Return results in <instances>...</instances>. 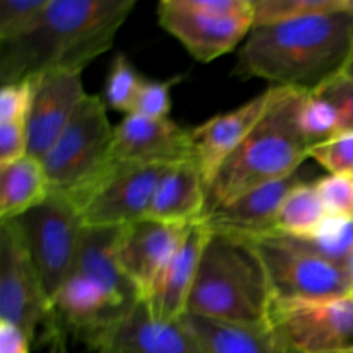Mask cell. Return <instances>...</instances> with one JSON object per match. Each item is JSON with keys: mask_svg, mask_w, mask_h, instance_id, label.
<instances>
[{"mask_svg": "<svg viewBox=\"0 0 353 353\" xmlns=\"http://www.w3.org/2000/svg\"><path fill=\"white\" fill-rule=\"evenodd\" d=\"M47 3L48 0H0V43L30 31Z\"/></svg>", "mask_w": 353, "mask_h": 353, "instance_id": "f1b7e54d", "label": "cell"}, {"mask_svg": "<svg viewBox=\"0 0 353 353\" xmlns=\"http://www.w3.org/2000/svg\"><path fill=\"white\" fill-rule=\"evenodd\" d=\"M83 341L93 353H207L183 321L161 323L145 300Z\"/></svg>", "mask_w": 353, "mask_h": 353, "instance_id": "7c38bea8", "label": "cell"}, {"mask_svg": "<svg viewBox=\"0 0 353 353\" xmlns=\"http://www.w3.org/2000/svg\"><path fill=\"white\" fill-rule=\"evenodd\" d=\"M190 224L145 219L123 226L119 238V265L141 300H147L169 259L181 243Z\"/></svg>", "mask_w": 353, "mask_h": 353, "instance_id": "9a60e30c", "label": "cell"}, {"mask_svg": "<svg viewBox=\"0 0 353 353\" xmlns=\"http://www.w3.org/2000/svg\"><path fill=\"white\" fill-rule=\"evenodd\" d=\"M134 7L137 0H48L30 31L0 43V83L50 71L83 72L112 48Z\"/></svg>", "mask_w": 353, "mask_h": 353, "instance_id": "7a4b0ae2", "label": "cell"}, {"mask_svg": "<svg viewBox=\"0 0 353 353\" xmlns=\"http://www.w3.org/2000/svg\"><path fill=\"white\" fill-rule=\"evenodd\" d=\"M316 93L336 109L340 133H353V79L340 74Z\"/></svg>", "mask_w": 353, "mask_h": 353, "instance_id": "d6a6232c", "label": "cell"}, {"mask_svg": "<svg viewBox=\"0 0 353 353\" xmlns=\"http://www.w3.org/2000/svg\"><path fill=\"white\" fill-rule=\"evenodd\" d=\"M181 321L207 353H296L269 326H240L193 314H186Z\"/></svg>", "mask_w": 353, "mask_h": 353, "instance_id": "7402d4cb", "label": "cell"}, {"mask_svg": "<svg viewBox=\"0 0 353 353\" xmlns=\"http://www.w3.org/2000/svg\"><path fill=\"white\" fill-rule=\"evenodd\" d=\"M52 316L40 276L16 219L0 221V321L33 340L38 324Z\"/></svg>", "mask_w": 353, "mask_h": 353, "instance_id": "30bf717a", "label": "cell"}, {"mask_svg": "<svg viewBox=\"0 0 353 353\" xmlns=\"http://www.w3.org/2000/svg\"><path fill=\"white\" fill-rule=\"evenodd\" d=\"M330 217L314 183L296 185L283 202L276 217L274 231L295 238H309L317 233Z\"/></svg>", "mask_w": 353, "mask_h": 353, "instance_id": "cb8c5ba5", "label": "cell"}, {"mask_svg": "<svg viewBox=\"0 0 353 353\" xmlns=\"http://www.w3.org/2000/svg\"><path fill=\"white\" fill-rule=\"evenodd\" d=\"M207 210V186L193 161L171 165L162 176L148 217L165 223L192 224L202 221Z\"/></svg>", "mask_w": 353, "mask_h": 353, "instance_id": "ffe728a7", "label": "cell"}, {"mask_svg": "<svg viewBox=\"0 0 353 353\" xmlns=\"http://www.w3.org/2000/svg\"><path fill=\"white\" fill-rule=\"evenodd\" d=\"M83 72L50 71L31 78L28 112V155L43 159L86 99Z\"/></svg>", "mask_w": 353, "mask_h": 353, "instance_id": "4fadbf2b", "label": "cell"}, {"mask_svg": "<svg viewBox=\"0 0 353 353\" xmlns=\"http://www.w3.org/2000/svg\"><path fill=\"white\" fill-rule=\"evenodd\" d=\"M183 76H174L169 79H145L138 92L134 109L131 114L150 117V119H168L171 112V92L176 83H179Z\"/></svg>", "mask_w": 353, "mask_h": 353, "instance_id": "4dcf8cb0", "label": "cell"}, {"mask_svg": "<svg viewBox=\"0 0 353 353\" xmlns=\"http://www.w3.org/2000/svg\"><path fill=\"white\" fill-rule=\"evenodd\" d=\"M299 240L321 257L348 269L353 255V217L330 216L316 234Z\"/></svg>", "mask_w": 353, "mask_h": 353, "instance_id": "d4e9b609", "label": "cell"}, {"mask_svg": "<svg viewBox=\"0 0 353 353\" xmlns=\"http://www.w3.org/2000/svg\"><path fill=\"white\" fill-rule=\"evenodd\" d=\"M338 353H353V348H350V350H343V352H338Z\"/></svg>", "mask_w": 353, "mask_h": 353, "instance_id": "f35d334b", "label": "cell"}, {"mask_svg": "<svg viewBox=\"0 0 353 353\" xmlns=\"http://www.w3.org/2000/svg\"><path fill=\"white\" fill-rule=\"evenodd\" d=\"M114 126L99 95H86L41 164L52 192L68 196L79 210L102 186L117 162L112 159Z\"/></svg>", "mask_w": 353, "mask_h": 353, "instance_id": "5b68a950", "label": "cell"}, {"mask_svg": "<svg viewBox=\"0 0 353 353\" xmlns=\"http://www.w3.org/2000/svg\"><path fill=\"white\" fill-rule=\"evenodd\" d=\"M343 9L353 17V0H343Z\"/></svg>", "mask_w": 353, "mask_h": 353, "instance_id": "8d00e7d4", "label": "cell"}, {"mask_svg": "<svg viewBox=\"0 0 353 353\" xmlns=\"http://www.w3.org/2000/svg\"><path fill=\"white\" fill-rule=\"evenodd\" d=\"M138 300H128L88 276L72 272L57 293L52 316L81 340L123 317Z\"/></svg>", "mask_w": 353, "mask_h": 353, "instance_id": "ac0fdd59", "label": "cell"}, {"mask_svg": "<svg viewBox=\"0 0 353 353\" xmlns=\"http://www.w3.org/2000/svg\"><path fill=\"white\" fill-rule=\"evenodd\" d=\"M352 57L353 17L341 6L333 12L254 28L238 50L233 74L316 93L343 74Z\"/></svg>", "mask_w": 353, "mask_h": 353, "instance_id": "6da1fadb", "label": "cell"}, {"mask_svg": "<svg viewBox=\"0 0 353 353\" xmlns=\"http://www.w3.org/2000/svg\"><path fill=\"white\" fill-rule=\"evenodd\" d=\"M159 24L199 62H212L254 30L252 0H162Z\"/></svg>", "mask_w": 353, "mask_h": 353, "instance_id": "52a82bcc", "label": "cell"}, {"mask_svg": "<svg viewBox=\"0 0 353 353\" xmlns=\"http://www.w3.org/2000/svg\"><path fill=\"white\" fill-rule=\"evenodd\" d=\"M310 159L333 176L353 179V133H340L310 150Z\"/></svg>", "mask_w": 353, "mask_h": 353, "instance_id": "f546056e", "label": "cell"}, {"mask_svg": "<svg viewBox=\"0 0 353 353\" xmlns=\"http://www.w3.org/2000/svg\"><path fill=\"white\" fill-rule=\"evenodd\" d=\"M169 168L117 162L109 178L81 209L83 224L88 228H123L148 217L155 190Z\"/></svg>", "mask_w": 353, "mask_h": 353, "instance_id": "8fae6325", "label": "cell"}, {"mask_svg": "<svg viewBox=\"0 0 353 353\" xmlns=\"http://www.w3.org/2000/svg\"><path fill=\"white\" fill-rule=\"evenodd\" d=\"M209 234L210 228L203 219L190 224L181 243L159 274L145 302L161 323H179L188 312L190 295Z\"/></svg>", "mask_w": 353, "mask_h": 353, "instance_id": "e0dca14e", "label": "cell"}, {"mask_svg": "<svg viewBox=\"0 0 353 353\" xmlns=\"http://www.w3.org/2000/svg\"><path fill=\"white\" fill-rule=\"evenodd\" d=\"M16 221L52 310L55 296L74 269L85 230L81 210L62 193L50 192L45 202Z\"/></svg>", "mask_w": 353, "mask_h": 353, "instance_id": "ba28073f", "label": "cell"}, {"mask_svg": "<svg viewBox=\"0 0 353 353\" xmlns=\"http://www.w3.org/2000/svg\"><path fill=\"white\" fill-rule=\"evenodd\" d=\"M145 79L138 74L134 65L124 54H117L110 62L107 72L105 88H103V102L107 107L117 112H133L138 92Z\"/></svg>", "mask_w": 353, "mask_h": 353, "instance_id": "4316f807", "label": "cell"}, {"mask_svg": "<svg viewBox=\"0 0 353 353\" xmlns=\"http://www.w3.org/2000/svg\"><path fill=\"white\" fill-rule=\"evenodd\" d=\"M330 216L353 217V179L327 174L314 181Z\"/></svg>", "mask_w": 353, "mask_h": 353, "instance_id": "1f68e13d", "label": "cell"}, {"mask_svg": "<svg viewBox=\"0 0 353 353\" xmlns=\"http://www.w3.org/2000/svg\"><path fill=\"white\" fill-rule=\"evenodd\" d=\"M299 124L310 150L340 134V121L336 109L317 93H307L300 105Z\"/></svg>", "mask_w": 353, "mask_h": 353, "instance_id": "83f0119b", "label": "cell"}, {"mask_svg": "<svg viewBox=\"0 0 353 353\" xmlns=\"http://www.w3.org/2000/svg\"><path fill=\"white\" fill-rule=\"evenodd\" d=\"M271 302L264 265L250 241L210 230L186 314L240 326H268Z\"/></svg>", "mask_w": 353, "mask_h": 353, "instance_id": "277c9868", "label": "cell"}, {"mask_svg": "<svg viewBox=\"0 0 353 353\" xmlns=\"http://www.w3.org/2000/svg\"><path fill=\"white\" fill-rule=\"evenodd\" d=\"M268 326L296 353L353 348V295L321 300H274Z\"/></svg>", "mask_w": 353, "mask_h": 353, "instance_id": "9c48e42d", "label": "cell"}, {"mask_svg": "<svg viewBox=\"0 0 353 353\" xmlns=\"http://www.w3.org/2000/svg\"><path fill=\"white\" fill-rule=\"evenodd\" d=\"M31 340L14 324L0 321V353H30Z\"/></svg>", "mask_w": 353, "mask_h": 353, "instance_id": "d590c367", "label": "cell"}, {"mask_svg": "<svg viewBox=\"0 0 353 353\" xmlns=\"http://www.w3.org/2000/svg\"><path fill=\"white\" fill-rule=\"evenodd\" d=\"M31 105V81L3 85L0 90V124L28 119Z\"/></svg>", "mask_w": 353, "mask_h": 353, "instance_id": "836d02e7", "label": "cell"}, {"mask_svg": "<svg viewBox=\"0 0 353 353\" xmlns=\"http://www.w3.org/2000/svg\"><path fill=\"white\" fill-rule=\"evenodd\" d=\"M305 95L295 88L271 86L264 116L207 186L205 216L259 186L293 176L310 159V145L299 124Z\"/></svg>", "mask_w": 353, "mask_h": 353, "instance_id": "3957f363", "label": "cell"}, {"mask_svg": "<svg viewBox=\"0 0 353 353\" xmlns=\"http://www.w3.org/2000/svg\"><path fill=\"white\" fill-rule=\"evenodd\" d=\"M28 155V126L21 123L0 124V165L12 164Z\"/></svg>", "mask_w": 353, "mask_h": 353, "instance_id": "e575fe53", "label": "cell"}, {"mask_svg": "<svg viewBox=\"0 0 353 353\" xmlns=\"http://www.w3.org/2000/svg\"><path fill=\"white\" fill-rule=\"evenodd\" d=\"M300 183H303V179L299 171L281 181L259 186L234 199L233 202L217 207L216 210L207 214L203 221L210 230L226 231L238 236H257V234L271 233L274 231L276 217L283 202Z\"/></svg>", "mask_w": 353, "mask_h": 353, "instance_id": "d6986e66", "label": "cell"}, {"mask_svg": "<svg viewBox=\"0 0 353 353\" xmlns=\"http://www.w3.org/2000/svg\"><path fill=\"white\" fill-rule=\"evenodd\" d=\"M345 76H347V78H350V79H353V57H352V61H350V64L347 65V69H345V72H343Z\"/></svg>", "mask_w": 353, "mask_h": 353, "instance_id": "74e56055", "label": "cell"}, {"mask_svg": "<svg viewBox=\"0 0 353 353\" xmlns=\"http://www.w3.org/2000/svg\"><path fill=\"white\" fill-rule=\"evenodd\" d=\"M52 186L40 159L31 155L0 165V221L17 219L40 205Z\"/></svg>", "mask_w": 353, "mask_h": 353, "instance_id": "603a6c76", "label": "cell"}, {"mask_svg": "<svg viewBox=\"0 0 353 353\" xmlns=\"http://www.w3.org/2000/svg\"><path fill=\"white\" fill-rule=\"evenodd\" d=\"M250 241L264 265L274 300H321L352 295L348 269L333 264L299 238L271 231Z\"/></svg>", "mask_w": 353, "mask_h": 353, "instance_id": "8992f818", "label": "cell"}, {"mask_svg": "<svg viewBox=\"0 0 353 353\" xmlns=\"http://www.w3.org/2000/svg\"><path fill=\"white\" fill-rule=\"evenodd\" d=\"M254 28L272 26L341 9L343 0H252Z\"/></svg>", "mask_w": 353, "mask_h": 353, "instance_id": "484cf974", "label": "cell"}, {"mask_svg": "<svg viewBox=\"0 0 353 353\" xmlns=\"http://www.w3.org/2000/svg\"><path fill=\"white\" fill-rule=\"evenodd\" d=\"M112 159L128 165H174L193 161L190 128L128 114L114 126Z\"/></svg>", "mask_w": 353, "mask_h": 353, "instance_id": "5bb4252c", "label": "cell"}, {"mask_svg": "<svg viewBox=\"0 0 353 353\" xmlns=\"http://www.w3.org/2000/svg\"><path fill=\"white\" fill-rule=\"evenodd\" d=\"M271 100V86L243 105L217 114L205 123L190 128L193 162L202 172L205 186L214 181L224 162L243 143L250 131L257 126Z\"/></svg>", "mask_w": 353, "mask_h": 353, "instance_id": "2e32d148", "label": "cell"}, {"mask_svg": "<svg viewBox=\"0 0 353 353\" xmlns=\"http://www.w3.org/2000/svg\"><path fill=\"white\" fill-rule=\"evenodd\" d=\"M123 228L85 226L72 272L88 276L128 300H141L119 265V238Z\"/></svg>", "mask_w": 353, "mask_h": 353, "instance_id": "44dd1931", "label": "cell"}]
</instances>
